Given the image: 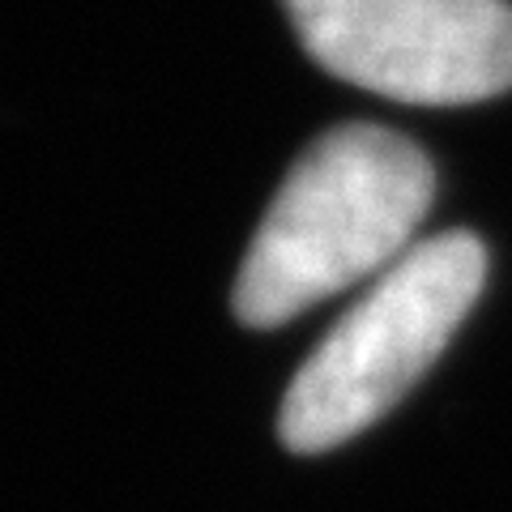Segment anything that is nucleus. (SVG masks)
Here are the masks:
<instances>
[{
  "label": "nucleus",
  "instance_id": "1",
  "mask_svg": "<svg viewBox=\"0 0 512 512\" xmlns=\"http://www.w3.org/2000/svg\"><path fill=\"white\" fill-rule=\"evenodd\" d=\"M436 197V167L410 137L342 124L316 137L282 180L235 278V316L278 329L367 274H384Z\"/></svg>",
  "mask_w": 512,
  "mask_h": 512
},
{
  "label": "nucleus",
  "instance_id": "2",
  "mask_svg": "<svg viewBox=\"0 0 512 512\" xmlns=\"http://www.w3.org/2000/svg\"><path fill=\"white\" fill-rule=\"evenodd\" d=\"M487 282V248L470 231L414 244L350 308L282 397V444L329 453L384 419L444 355Z\"/></svg>",
  "mask_w": 512,
  "mask_h": 512
},
{
  "label": "nucleus",
  "instance_id": "3",
  "mask_svg": "<svg viewBox=\"0 0 512 512\" xmlns=\"http://www.w3.org/2000/svg\"><path fill=\"white\" fill-rule=\"evenodd\" d=\"M320 69L419 107L512 90L508 0H282Z\"/></svg>",
  "mask_w": 512,
  "mask_h": 512
}]
</instances>
